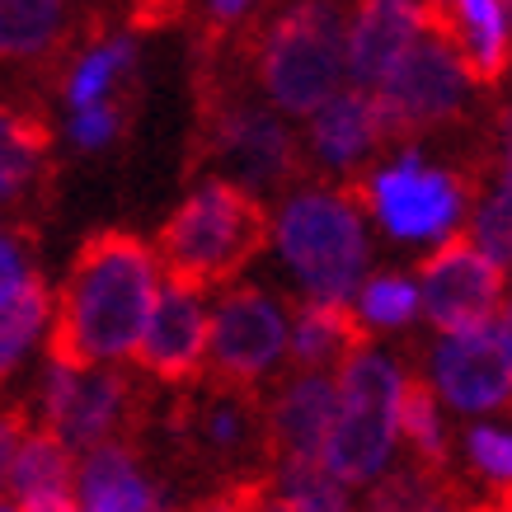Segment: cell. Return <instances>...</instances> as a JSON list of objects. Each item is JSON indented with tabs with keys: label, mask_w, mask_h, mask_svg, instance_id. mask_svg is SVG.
Wrapping results in <instances>:
<instances>
[{
	"label": "cell",
	"mask_w": 512,
	"mask_h": 512,
	"mask_svg": "<svg viewBox=\"0 0 512 512\" xmlns=\"http://www.w3.org/2000/svg\"><path fill=\"white\" fill-rule=\"evenodd\" d=\"M160 287L156 249L137 235H94L76 254L62 306H52V357L66 367H113L132 357Z\"/></svg>",
	"instance_id": "1"
},
{
	"label": "cell",
	"mask_w": 512,
	"mask_h": 512,
	"mask_svg": "<svg viewBox=\"0 0 512 512\" xmlns=\"http://www.w3.org/2000/svg\"><path fill=\"white\" fill-rule=\"evenodd\" d=\"M282 268L315 306H348L372 264L367 217L339 188H296L268 226Z\"/></svg>",
	"instance_id": "2"
},
{
	"label": "cell",
	"mask_w": 512,
	"mask_h": 512,
	"mask_svg": "<svg viewBox=\"0 0 512 512\" xmlns=\"http://www.w3.org/2000/svg\"><path fill=\"white\" fill-rule=\"evenodd\" d=\"M409 386L404 367L381 348H357L339 372V409H334V428H329L325 447H320V466L343 484H376L386 480L395 466V447H400V395Z\"/></svg>",
	"instance_id": "3"
},
{
	"label": "cell",
	"mask_w": 512,
	"mask_h": 512,
	"mask_svg": "<svg viewBox=\"0 0 512 512\" xmlns=\"http://www.w3.org/2000/svg\"><path fill=\"white\" fill-rule=\"evenodd\" d=\"M264 240H268L264 207L249 193H240V188L207 179L165 221L156 259L165 264V273L174 282L202 292L212 282H226L235 268H245Z\"/></svg>",
	"instance_id": "4"
},
{
	"label": "cell",
	"mask_w": 512,
	"mask_h": 512,
	"mask_svg": "<svg viewBox=\"0 0 512 512\" xmlns=\"http://www.w3.org/2000/svg\"><path fill=\"white\" fill-rule=\"evenodd\" d=\"M343 29L348 19L329 5H301L264 33L254 52V71L268 104L292 118H311L339 90H348V62H343Z\"/></svg>",
	"instance_id": "5"
},
{
	"label": "cell",
	"mask_w": 512,
	"mask_h": 512,
	"mask_svg": "<svg viewBox=\"0 0 512 512\" xmlns=\"http://www.w3.org/2000/svg\"><path fill=\"white\" fill-rule=\"evenodd\" d=\"M367 207L390 240L437 249L461 231L470 193L451 170L423 160L419 151H404L367 179Z\"/></svg>",
	"instance_id": "6"
},
{
	"label": "cell",
	"mask_w": 512,
	"mask_h": 512,
	"mask_svg": "<svg viewBox=\"0 0 512 512\" xmlns=\"http://www.w3.org/2000/svg\"><path fill=\"white\" fill-rule=\"evenodd\" d=\"M470 90L475 80L461 66L451 38L437 19H428L409 52L395 62V71L372 90V99L386 118V132H404V127H433L456 118L470 104Z\"/></svg>",
	"instance_id": "7"
},
{
	"label": "cell",
	"mask_w": 512,
	"mask_h": 512,
	"mask_svg": "<svg viewBox=\"0 0 512 512\" xmlns=\"http://www.w3.org/2000/svg\"><path fill=\"white\" fill-rule=\"evenodd\" d=\"M38 404H43V433L85 456L94 447H109L113 433L127 423L132 386L113 367H66L47 357Z\"/></svg>",
	"instance_id": "8"
},
{
	"label": "cell",
	"mask_w": 512,
	"mask_h": 512,
	"mask_svg": "<svg viewBox=\"0 0 512 512\" xmlns=\"http://www.w3.org/2000/svg\"><path fill=\"white\" fill-rule=\"evenodd\" d=\"M433 400L489 419L512 400V320L494 315L489 325L466 334H442L433 348Z\"/></svg>",
	"instance_id": "9"
},
{
	"label": "cell",
	"mask_w": 512,
	"mask_h": 512,
	"mask_svg": "<svg viewBox=\"0 0 512 512\" xmlns=\"http://www.w3.org/2000/svg\"><path fill=\"white\" fill-rule=\"evenodd\" d=\"M207 357L226 381H264L287 357V306L264 287H235L207 306Z\"/></svg>",
	"instance_id": "10"
},
{
	"label": "cell",
	"mask_w": 512,
	"mask_h": 512,
	"mask_svg": "<svg viewBox=\"0 0 512 512\" xmlns=\"http://www.w3.org/2000/svg\"><path fill=\"white\" fill-rule=\"evenodd\" d=\"M414 287H419V311L442 334H466V329H480L494 315H503V273L484 264L461 240L437 245L423 259Z\"/></svg>",
	"instance_id": "11"
},
{
	"label": "cell",
	"mask_w": 512,
	"mask_h": 512,
	"mask_svg": "<svg viewBox=\"0 0 512 512\" xmlns=\"http://www.w3.org/2000/svg\"><path fill=\"white\" fill-rule=\"evenodd\" d=\"M212 151L221 160V184L240 188L259 202V193L278 188L296 170V141L273 109L264 104H235L217 118Z\"/></svg>",
	"instance_id": "12"
},
{
	"label": "cell",
	"mask_w": 512,
	"mask_h": 512,
	"mask_svg": "<svg viewBox=\"0 0 512 512\" xmlns=\"http://www.w3.org/2000/svg\"><path fill=\"white\" fill-rule=\"evenodd\" d=\"M141 367L160 381H188L207 362V296L174 278H160L156 301L146 311L141 339L132 348Z\"/></svg>",
	"instance_id": "13"
},
{
	"label": "cell",
	"mask_w": 512,
	"mask_h": 512,
	"mask_svg": "<svg viewBox=\"0 0 512 512\" xmlns=\"http://www.w3.org/2000/svg\"><path fill=\"white\" fill-rule=\"evenodd\" d=\"M428 15L419 5H404V0H372L362 5L348 29H343V62H348V80L353 90H367L372 94L381 80L395 71L409 43L423 33Z\"/></svg>",
	"instance_id": "14"
},
{
	"label": "cell",
	"mask_w": 512,
	"mask_h": 512,
	"mask_svg": "<svg viewBox=\"0 0 512 512\" xmlns=\"http://www.w3.org/2000/svg\"><path fill=\"white\" fill-rule=\"evenodd\" d=\"M71 512H170V503L137 461V451L109 442V447H94L80 456Z\"/></svg>",
	"instance_id": "15"
},
{
	"label": "cell",
	"mask_w": 512,
	"mask_h": 512,
	"mask_svg": "<svg viewBox=\"0 0 512 512\" xmlns=\"http://www.w3.org/2000/svg\"><path fill=\"white\" fill-rule=\"evenodd\" d=\"M334 409H339L334 376L296 372L292 381H282L268 404V437L278 447V461H320V447L334 428Z\"/></svg>",
	"instance_id": "16"
},
{
	"label": "cell",
	"mask_w": 512,
	"mask_h": 512,
	"mask_svg": "<svg viewBox=\"0 0 512 512\" xmlns=\"http://www.w3.org/2000/svg\"><path fill=\"white\" fill-rule=\"evenodd\" d=\"M306 123H311L306 127V146L325 170H357L381 146V137H390L376 99L367 90H353V85L339 90L329 104H320Z\"/></svg>",
	"instance_id": "17"
},
{
	"label": "cell",
	"mask_w": 512,
	"mask_h": 512,
	"mask_svg": "<svg viewBox=\"0 0 512 512\" xmlns=\"http://www.w3.org/2000/svg\"><path fill=\"white\" fill-rule=\"evenodd\" d=\"M71 489H76V461L71 451L47 433H24L10 466L5 494L15 498L19 512H71Z\"/></svg>",
	"instance_id": "18"
},
{
	"label": "cell",
	"mask_w": 512,
	"mask_h": 512,
	"mask_svg": "<svg viewBox=\"0 0 512 512\" xmlns=\"http://www.w3.org/2000/svg\"><path fill=\"white\" fill-rule=\"evenodd\" d=\"M442 33L451 38L461 66L470 80H498L508 71V33H512V10L494 5V0H461L451 5L447 19H437Z\"/></svg>",
	"instance_id": "19"
},
{
	"label": "cell",
	"mask_w": 512,
	"mask_h": 512,
	"mask_svg": "<svg viewBox=\"0 0 512 512\" xmlns=\"http://www.w3.org/2000/svg\"><path fill=\"white\" fill-rule=\"evenodd\" d=\"M357 348H362V329L348 315V306H315V301H306L296 315H287V357L301 372L334 376Z\"/></svg>",
	"instance_id": "20"
},
{
	"label": "cell",
	"mask_w": 512,
	"mask_h": 512,
	"mask_svg": "<svg viewBox=\"0 0 512 512\" xmlns=\"http://www.w3.org/2000/svg\"><path fill=\"white\" fill-rule=\"evenodd\" d=\"M137 66V43L127 33H109L80 52L71 71H66V104L71 113L90 109V104H109V94L118 90V80Z\"/></svg>",
	"instance_id": "21"
},
{
	"label": "cell",
	"mask_w": 512,
	"mask_h": 512,
	"mask_svg": "<svg viewBox=\"0 0 512 512\" xmlns=\"http://www.w3.org/2000/svg\"><path fill=\"white\" fill-rule=\"evenodd\" d=\"M71 10L57 0H0V57H43L66 38Z\"/></svg>",
	"instance_id": "22"
},
{
	"label": "cell",
	"mask_w": 512,
	"mask_h": 512,
	"mask_svg": "<svg viewBox=\"0 0 512 512\" xmlns=\"http://www.w3.org/2000/svg\"><path fill=\"white\" fill-rule=\"evenodd\" d=\"M47 329H52V292H47L43 278H38V282H29L15 301L0 306V381L43 343Z\"/></svg>",
	"instance_id": "23"
},
{
	"label": "cell",
	"mask_w": 512,
	"mask_h": 512,
	"mask_svg": "<svg viewBox=\"0 0 512 512\" xmlns=\"http://www.w3.org/2000/svg\"><path fill=\"white\" fill-rule=\"evenodd\" d=\"M47 156V132L15 109H0V202L19 198L38 179Z\"/></svg>",
	"instance_id": "24"
},
{
	"label": "cell",
	"mask_w": 512,
	"mask_h": 512,
	"mask_svg": "<svg viewBox=\"0 0 512 512\" xmlns=\"http://www.w3.org/2000/svg\"><path fill=\"white\" fill-rule=\"evenodd\" d=\"M353 301L357 329H404L419 320V287L404 273H367Z\"/></svg>",
	"instance_id": "25"
},
{
	"label": "cell",
	"mask_w": 512,
	"mask_h": 512,
	"mask_svg": "<svg viewBox=\"0 0 512 512\" xmlns=\"http://www.w3.org/2000/svg\"><path fill=\"white\" fill-rule=\"evenodd\" d=\"M470 249L480 254L484 264H494L498 273H508V259H512V184H508V170H503V179L480 198V207L470 212Z\"/></svg>",
	"instance_id": "26"
},
{
	"label": "cell",
	"mask_w": 512,
	"mask_h": 512,
	"mask_svg": "<svg viewBox=\"0 0 512 512\" xmlns=\"http://www.w3.org/2000/svg\"><path fill=\"white\" fill-rule=\"evenodd\" d=\"M193 428H198V437L217 451V456H240V451H249L254 437H259L254 409H249L240 395H212V400L198 409Z\"/></svg>",
	"instance_id": "27"
},
{
	"label": "cell",
	"mask_w": 512,
	"mask_h": 512,
	"mask_svg": "<svg viewBox=\"0 0 512 512\" xmlns=\"http://www.w3.org/2000/svg\"><path fill=\"white\" fill-rule=\"evenodd\" d=\"M395 428H400V442H409V447L419 451V456H428V461H442V456H447V423H442V404L433 400V390L428 386H414V381L404 386Z\"/></svg>",
	"instance_id": "28"
},
{
	"label": "cell",
	"mask_w": 512,
	"mask_h": 512,
	"mask_svg": "<svg viewBox=\"0 0 512 512\" xmlns=\"http://www.w3.org/2000/svg\"><path fill=\"white\" fill-rule=\"evenodd\" d=\"M466 461L470 470L489 480L494 489L512 480V433L503 423H489V419H475L466 428Z\"/></svg>",
	"instance_id": "29"
},
{
	"label": "cell",
	"mask_w": 512,
	"mask_h": 512,
	"mask_svg": "<svg viewBox=\"0 0 512 512\" xmlns=\"http://www.w3.org/2000/svg\"><path fill=\"white\" fill-rule=\"evenodd\" d=\"M367 512H451V503L433 484H423V475H386L372 484Z\"/></svg>",
	"instance_id": "30"
},
{
	"label": "cell",
	"mask_w": 512,
	"mask_h": 512,
	"mask_svg": "<svg viewBox=\"0 0 512 512\" xmlns=\"http://www.w3.org/2000/svg\"><path fill=\"white\" fill-rule=\"evenodd\" d=\"M123 132V113L118 104H90V109H76L71 113V141H76L80 151H104L113 137Z\"/></svg>",
	"instance_id": "31"
},
{
	"label": "cell",
	"mask_w": 512,
	"mask_h": 512,
	"mask_svg": "<svg viewBox=\"0 0 512 512\" xmlns=\"http://www.w3.org/2000/svg\"><path fill=\"white\" fill-rule=\"evenodd\" d=\"M29 282H38V273H33V259H29V249L19 245L15 235H5L0 231V306L5 301H15Z\"/></svg>",
	"instance_id": "32"
},
{
	"label": "cell",
	"mask_w": 512,
	"mask_h": 512,
	"mask_svg": "<svg viewBox=\"0 0 512 512\" xmlns=\"http://www.w3.org/2000/svg\"><path fill=\"white\" fill-rule=\"evenodd\" d=\"M24 442V423L15 414H0V494H5V484H10V466H15V451Z\"/></svg>",
	"instance_id": "33"
},
{
	"label": "cell",
	"mask_w": 512,
	"mask_h": 512,
	"mask_svg": "<svg viewBox=\"0 0 512 512\" xmlns=\"http://www.w3.org/2000/svg\"><path fill=\"white\" fill-rule=\"evenodd\" d=\"M202 512H259V503H240V498H221V503H212V508Z\"/></svg>",
	"instance_id": "34"
},
{
	"label": "cell",
	"mask_w": 512,
	"mask_h": 512,
	"mask_svg": "<svg viewBox=\"0 0 512 512\" xmlns=\"http://www.w3.org/2000/svg\"><path fill=\"white\" fill-rule=\"evenodd\" d=\"M0 512H19V508H15V503H0Z\"/></svg>",
	"instance_id": "35"
}]
</instances>
